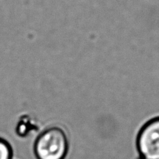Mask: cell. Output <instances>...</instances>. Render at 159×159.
<instances>
[{
	"mask_svg": "<svg viewBox=\"0 0 159 159\" xmlns=\"http://www.w3.org/2000/svg\"><path fill=\"white\" fill-rule=\"evenodd\" d=\"M69 143L66 134L57 126L44 129L36 139L33 154L36 159H65Z\"/></svg>",
	"mask_w": 159,
	"mask_h": 159,
	"instance_id": "obj_1",
	"label": "cell"
},
{
	"mask_svg": "<svg viewBox=\"0 0 159 159\" xmlns=\"http://www.w3.org/2000/svg\"><path fill=\"white\" fill-rule=\"evenodd\" d=\"M136 147L140 157L159 159V116L151 118L140 129Z\"/></svg>",
	"mask_w": 159,
	"mask_h": 159,
	"instance_id": "obj_2",
	"label": "cell"
},
{
	"mask_svg": "<svg viewBox=\"0 0 159 159\" xmlns=\"http://www.w3.org/2000/svg\"><path fill=\"white\" fill-rule=\"evenodd\" d=\"M0 159H13V150L10 143L0 137Z\"/></svg>",
	"mask_w": 159,
	"mask_h": 159,
	"instance_id": "obj_3",
	"label": "cell"
},
{
	"mask_svg": "<svg viewBox=\"0 0 159 159\" xmlns=\"http://www.w3.org/2000/svg\"><path fill=\"white\" fill-rule=\"evenodd\" d=\"M137 159H147V158H144V157H140V156H139V157H138V158H137Z\"/></svg>",
	"mask_w": 159,
	"mask_h": 159,
	"instance_id": "obj_4",
	"label": "cell"
}]
</instances>
